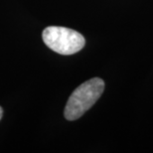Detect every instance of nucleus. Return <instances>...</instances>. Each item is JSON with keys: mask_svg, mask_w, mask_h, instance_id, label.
Returning a JSON list of instances; mask_svg holds the SVG:
<instances>
[{"mask_svg": "<svg viewBox=\"0 0 153 153\" xmlns=\"http://www.w3.org/2000/svg\"><path fill=\"white\" fill-rule=\"evenodd\" d=\"M2 114H3V109H2L1 106H0V119H1V117H2Z\"/></svg>", "mask_w": 153, "mask_h": 153, "instance_id": "obj_3", "label": "nucleus"}, {"mask_svg": "<svg viewBox=\"0 0 153 153\" xmlns=\"http://www.w3.org/2000/svg\"><path fill=\"white\" fill-rule=\"evenodd\" d=\"M42 37L48 48L61 55L78 53L85 44V40L81 33L66 27H47L43 31Z\"/></svg>", "mask_w": 153, "mask_h": 153, "instance_id": "obj_2", "label": "nucleus"}, {"mask_svg": "<svg viewBox=\"0 0 153 153\" xmlns=\"http://www.w3.org/2000/svg\"><path fill=\"white\" fill-rule=\"evenodd\" d=\"M105 82L100 78H93L79 85L69 97L65 108V117L76 120L88 111L102 96Z\"/></svg>", "mask_w": 153, "mask_h": 153, "instance_id": "obj_1", "label": "nucleus"}]
</instances>
